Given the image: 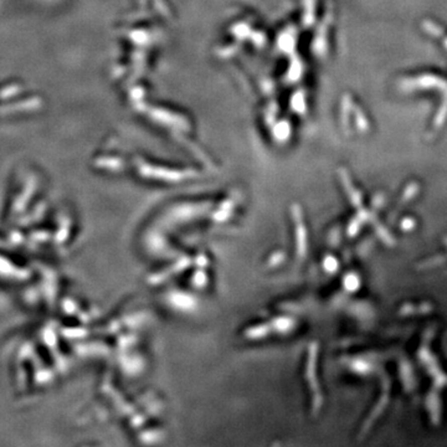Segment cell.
<instances>
[{
    "label": "cell",
    "mask_w": 447,
    "mask_h": 447,
    "mask_svg": "<svg viewBox=\"0 0 447 447\" xmlns=\"http://www.w3.org/2000/svg\"><path fill=\"white\" fill-rule=\"evenodd\" d=\"M271 328L269 327V324H258L255 327H251L250 329H247L246 335L251 339H260V338L264 337L266 334H269Z\"/></svg>",
    "instance_id": "6da1fadb"
}]
</instances>
